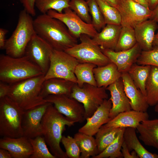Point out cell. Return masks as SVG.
<instances>
[{"instance_id": "cell-1", "label": "cell", "mask_w": 158, "mask_h": 158, "mask_svg": "<svg viewBox=\"0 0 158 158\" xmlns=\"http://www.w3.org/2000/svg\"><path fill=\"white\" fill-rule=\"evenodd\" d=\"M33 25L36 33L54 49L65 51L78 44L77 39L63 22L47 13L38 16L33 20Z\"/></svg>"}, {"instance_id": "cell-2", "label": "cell", "mask_w": 158, "mask_h": 158, "mask_svg": "<svg viewBox=\"0 0 158 158\" xmlns=\"http://www.w3.org/2000/svg\"><path fill=\"white\" fill-rule=\"evenodd\" d=\"M75 123L60 113L50 103L43 116L41 123L43 134L51 152L56 158H68L61 149L60 143L66 126L71 127Z\"/></svg>"}, {"instance_id": "cell-3", "label": "cell", "mask_w": 158, "mask_h": 158, "mask_svg": "<svg viewBox=\"0 0 158 158\" xmlns=\"http://www.w3.org/2000/svg\"><path fill=\"white\" fill-rule=\"evenodd\" d=\"M43 75L10 84L7 96L24 111L34 109L47 102L41 95Z\"/></svg>"}, {"instance_id": "cell-4", "label": "cell", "mask_w": 158, "mask_h": 158, "mask_svg": "<svg viewBox=\"0 0 158 158\" xmlns=\"http://www.w3.org/2000/svg\"><path fill=\"white\" fill-rule=\"evenodd\" d=\"M42 75L40 68L25 55L14 57L0 55L1 81L11 84Z\"/></svg>"}, {"instance_id": "cell-5", "label": "cell", "mask_w": 158, "mask_h": 158, "mask_svg": "<svg viewBox=\"0 0 158 158\" xmlns=\"http://www.w3.org/2000/svg\"><path fill=\"white\" fill-rule=\"evenodd\" d=\"M31 16L24 9L20 11L16 28L6 40L4 49L6 54L14 57L25 55L28 43L36 34Z\"/></svg>"}, {"instance_id": "cell-6", "label": "cell", "mask_w": 158, "mask_h": 158, "mask_svg": "<svg viewBox=\"0 0 158 158\" xmlns=\"http://www.w3.org/2000/svg\"><path fill=\"white\" fill-rule=\"evenodd\" d=\"M24 111L8 97L0 98V135L17 138L23 136L22 122Z\"/></svg>"}, {"instance_id": "cell-7", "label": "cell", "mask_w": 158, "mask_h": 158, "mask_svg": "<svg viewBox=\"0 0 158 158\" xmlns=\"http://www.w3.org/2000/svg\"><path fill=\"white\" fill-rule=\"evenodd\" d=\"M91 37L87 35H81L79 37L80 42L64 51L75 58L80 63H90L97 66H101L111 62Z\"/></svg>"}, {"instance_id": "cell-8", "label": "cell", "mask_w": 158, "mask_h": 158, "mask_svg": "<svg viewBox=\"0 0 158 158\" xmlns=\"http://www.w3.org/2000/svg\"><path fill=\"white\" fill-rule=\"evenodd\" d=\"M106 88L87 83L80 87L75 83L70 97L82 104L85 109L86 119L91 117L104 100L108 97Z\"/></svg>"}, {"instance_id": "cell-9", "label": "cell", "mask_w": 158, "mask_h": 158, "mask_svg": "<svg viewBox=\"0 0 158 158\" xmlns=\"http://www.w3.org/2000/svg\"><path fill=\"white\" fill-rule=\"evenodd\" d=\"M79 63L75 58L65 51L54 49L51 56L49 68L44 75V79L59 78L77 84L74 71Z\"/></svg>"}, {"instance_id": "cell-10", "label": "cell", "mask_w": 158, "mask_h": 158, "mask_svg": "<svg viewBox=\"0 0 158 158\" xmlns=\"http://www.w3.org/2000/svg\"><path fill=\"white\" fill-rule=\"evenodd\" d=\"M63 11L60 13L55 10H50L47 13L63 22L71 34L77 39L82 34L87 35L92 38L97 35L98 32L92 24L84 22L70 8H65Z\"/></svg>"}, {"instance_id": "cell-11", "label": "cell", "mask_w": 158, "mask_h": 158, "mask_svg": "<svg viewBox=\"0 0 158 158\" xmlns=\"http://www.w3.org/2000/svg\"><path fill=\"white\" fill-rule=\"evenodd\" d=\"M47 102L53 104L56 109L75 123H82L86 120L83 104L75 99L64 95L48 96Z\"/></svg>"}, {"instance_id": "cell-12", "label": "cell", "mask_w": 158, "mask_h": 158, "mask_svg": "<svg viewBox=\"0 0 158 158\" xmlns=\"http://www.w3.org/2000/svg\"><path fill=\"white\" fill-rule=\"evenodd\" d=\"M53 50L48 43L36 33L28 43L25 55L37 66L44 75L49 68Z\"/></svg>"}, {"instance_id": "cell-13", "label": "cell", "mask_w": 158, "mask_h": 158, "mask_svg": "<svg viewBox=\"0 0 158 158\" xmlns=\"http://www.w3.org/2000/svg\"><path fill=\"white\" fill-rule=\"evenodd\" d=\"M122 26L134 28L138 25L150 19L152 11L132 0H122L118 9Z\"/></svg>"}, {"instance_id": "cell-14", "label": "cell", "mask_w": 158, "mask_h": 158, "mask_svg": "<svg viewBox=\"0 0 158 158\" xmlns=\"http://www.w3.org/2000/svg\"><path fill=\"white\" fill-rule=\"evenodd\" d=\"M50 103L24 111L22 122L23 136L29 139L43 135L41 121Z\"/></svg>"}, {"instance_id": "cell-15", "label": "cell", "mask_w": 158, "mask_h": 158, "mask_svg": "<svg viewBox=\"0 0 158 158\" xmlns=\"http://www.w3.org/2000/svg\"><path fill=\"white\" fill-rule=\"evenodd\" d=\"M103 53L117 66L121 73L127 72L131 66L136 63L142 51L137 44L132 48L125 51H116L110 49H101Z\"/></svg>"}, {"instance_id": "cell-16", "label": "cell", "mask_w": 158, "mask_h": 158, "mask_svg": "<svg viewBox=\"0 0 158 158\" xmlns=\"http://www.w3.org/2000/svg\"><path fill=\"white\" fill-rule=\"evenodd\" d=\"M112 103L109 99H105L90 117L86 119V123L78 130V132L92 136L96 135L100 128L111 119L110 113Z\"/></svg>"}, {"instance_id": "cell-17", "label": "cell", "mask_w": 158, "mask_h": 158, "mask_svg": "<svg viewBox=\"0 0 158 158\" xmlns=\"http://www.w3.org/2000/svg\"><path fill=\"white\" fill-rule=\"evenodd\" d=\"M109 91L112 103L110 113L111 119L119 113L132 110L130 101L125 93L121 78L106 88Z\"/></svg>"}, {"instance_id": "cell-18", "label": "cell", "mask_w": 158, "mask_h": 158, "mask_svg": "<svg viewBox=\"0 0 158 158\" xmlns=\"http://www.w3.org/2000/svg\"><path fill=\"white\" fill-rule=\"evenodd\" d=\"M0 148L8 151L12 158H30L33 152L29 139L24 136L17 138L3 137L0 139Z\"/></svg>"}, {"instance_id": "cell-19", "label": "cell", "mask_w": 158, "mask_h": 158, "mask_svg": "<svg viewBox=\"0 0 158 158\" xmlns=\"http://www.w3.org/2000/svg\"><path fill=\"white\" fill-rule=\"evenodd\" d=\"M124 90L129 99L132 109L146 112L149 107L146 97L134 83L128 72L121 73Z\"/></svg>"}, {"instance_id": "cell-20", "label": "cell", "mask_w": 158, "mask_h": 158, "mask_svg": "<svg viewBox=\"0 0 158 158\" xmlns=\"http://www.w3.org/2000/svg\"><path fill=\"white\" fill-rule=\"evenodd\" d=\"M149 117L146 111L131 110L119 113L104 125L107 127L118 128L131 127L136 129L141 122L148 119Z\"/></svg>"}, {"instance_id": "cell-21", "label": "cell", "mask_w": 158, "mask_h": 158, "mask_svg": "<svg viewBox=\"0 0 158 158\" xmlns=\"http://www.w3.org/2000/svg\"><path fill=\"white\" fill-rule=\"evenodd\" d=\"M156 22L149 19L138 25L134 28L137 43L142 51L150 50L153 47Z\"/></svg>"}, {"instance_id": "cell-22", "label": "cell", "mask_w": 158, "mask_h": 158, "mask_svg": "<svg viewBox=\"0 0 158 158\" xmlns=\"http://www.w3.org/2000/svg\"><path fill=\"white\" fill-rule=\"evenodd\" d=\"M122 27L121 25L107 24L101 31L92 38L101 49L114 50Z\"/></svg>"}, {"instance_id": "cell-23", "label": "cell", "mask_w": 158, "mask_h": 158, "mask_svg": "<svg viewBox=\"0 0 158 158\" xmlns=\"http://www.w3.org/2000/svg\"><path fill=\"white\" fill-rule=\"evenodd\" d=\"M74 83L67 80L53 78L43 82L41 95L44 98L49 95H64L70 96Z\"/></svg>"}, {"instance_id": "cell-24", "label": "cell", "mask_w": 158, "mask_h": 158, "mask_svg": "<svg viewBox=\"0 0 158 158\" xmlns=\"http://www.w3.org/2000/svg\"><path fill=\"white\" fill-rule=\"evenodd\" d=\"M93 72L97 86L105 88L121 78V73L111 62L103 66H97Z\"/></svg>"}, {"instance_id": "cell-25", "label": "cell", "mask_w": 158, "mask_h": 158, "mask_svg": "<svg viewBox=\"0 0 158 158\" xmlns=\"http://www.w3.org/2000/svg\"><path fill=\"white\" fill-rule=\"evenodd\" d=\"M136 129L139 133V139L144 144L158 150V119L144 121Z\"/></svg>"}, {"instance_id": "cell-26", "label": "cell", "mask_w": 158, "mask_h": 158, "mask_svg": "<svg viewBox=\"0 0 158 158\" xmlns=\"http://www.w3.org/2000/svg\"><path fill=\"white\" fill-rule=\"evenodd\" d=\"M124 141L129 150L135 151L140 158H158V154L152 153L142 145L136 135L135 129L126 128L123 134Z\"/></svg>"}, {"instance_id": "cell-27", "label": "cell", "mask_w": 158, "mask_h": 158, "mask_svg": "<svg viewBox=\"0 0 158 158\" xmlns=\"http://www.w3.org/2000/svg\"><path fill=\"white\" fill-rule=\"evenodd\" d=\"M74 138L80 148V158H92L98 154L95 139L93 136L78 132L74 134Z\"/></svg>"}, {"instance_id": "cell-28", "label": "cell", "mask_w": 158, "mask_h": 158, "mask_svg": "<svg viewBox=\"0 0 158 158\" xmlns=\"http://www.w3.org/2000/svg\"><path fill=\"white\" fill-rule=\"evenodd\" d=\"M151 68V66L140 65L135 63L127 72L136 86L146 97V84Z\"/></svg>"}, {"instance_id": "cell-29", "label": "cell", "mask_w": 158, "mask_h": 158, "mask_svg": "<svg viewBox=\"0 0 158 158\" xmlns=\"http://www.w3.org/2000/svg\"><path fill=\"white\" fill-rule=\"evenodd\" d=\"M122 128L103 125L96 134L98 154L102 152L116 138Z\"/></svg>"}, {"instance_id": "cell-30", "label": "cell", "mask_w": 158, "mask_h": 158, "mask_svg": "<svg viewBox=\"0 0 158 158\" xmlns=\"http://www.w3.org/2000/svg\"><path fill=\"white\" fill-rule=\"evenodd\" d=\"M97 66L90 63H79L76 66L74 71L77 78V84L82 87L85 83L97 86L93 70Z\"/></svg>"}, {"instance_id": "cell-31", "label": "cell", "mask_w": 158, "mask_h": 158, "mask_svg": "<svg viewBox=\"0 0 158 158\" xmlns=\"http://www.w3.org/2000/svg\"><path fill=\"white\" fill-rule=\"evenodd\" d=\"M146 90V98L149 106H155L158 101V67L151 66Z\"/></svg>"}, {"instance_id": "cell-32", "label": "cell", "mask_w": 158, "mask_h": 158, "mask_svg": "<svg viewBox=\"0 0 158 158\" xmlns=\"http://www.w3.org/2000/svg\"><path fill=\"white\" fill-rule=\"evenodd\" d=\"M137 43L134 28L122 26L114 51H119L129 49Z\"/></svg>"}, {"instance_id": "cell-33", "label": "cell", "mask_w": 158, "mask_h": 158, "mask_svg": "<svg viewBox=\"0 0 158 158\" xmlns=\"http://www.w3.org/2000/svg\"><path fill=\"white\" fill-rule=\"evenodd\" d=\"M126 128H122L115 140L102 152L92 158H121V150L124 141L123 134Z\"/></svg>"}, {"instance_id": "cell-34", "label": "cell", "mask_w": 158, "mask_h": 158, "mask_svg": "<svg viewBox=\"0 0 158 158\" xmlns=\"http://www.w3.org/2000/svg\"><path fill=\"white\" fill-rule=\"evenodd\" d=\"M106 24L121 25V14L118 10L103 0H96Z\"/></svg>"}, {"instance_id": "cell-35", "label": "cell", "mask_w": 158, "mask_h": 158, "mask_svg": "<svg viewBox=\"0 0 158 158\" xmlns=\"http://www.w3.org/2000/svg\"><path fill=\"white\" fill-rule=\"evenodd\" d=\"M70 0H35V6L42 14H46L50 10L60 13L69 7Z\"/></svg>"}, {"instance_id": "cell-36", "label": "cell", "mask_w": 158, "mask_h": 158, "mask_svg": "<svg viewBox=\"0 0 158 158\" xmlns=\"http://www.w3.org/2000/svg\"><path fill=\"white\" fill-rule=\"evenodd\" d=\"M29 139L33 150L30 158H56L48 150L43 135Z\"/></svg>"}, {"instance_id": "cell-37", "label": "cell", "mask_w": 158, "mask_h": 158, "mask_svg": "<svg viewBox=\"0 0 158 158\" xmlns=\"http://www.w3.org/2000/svg\"><path fill=\"white\" fill-rule=\"evenodd\" d=\"M91 16L92 24L98 32H99L106 25L100 9L96 0H87Z\"/></svg>"}, {"instance_id": "cell-38", "label": "cell", "mask_w": 158, "mask_h": 158, "mask_svg": "<svg viewBox=\"0 0 158 158\" xmlns=\"http://www.w3.org/2000/svg\"><path fill=\"white\" fill-rule=\"evenodd\" d=\"M83 20L92 24V18L89 14V7L84 0H70L69 7Z\"/></svg>"}, {"instance_id": "cell-39", "label": "cell", "mask_w": 158, "mask_h": 158, "mask_svg": "<svg viewBox=\"0 0 158 158\" xmlns=\"http://www.w3.org/2000/svg\"><path fill=\"white\" fill-rule=\"evenodd\" d=\"M136 63L141 65H150L158 67V47L155 46L149 51H142Z\"/></svg>"}, {"instance_id": "cell-40", "label": "cell", "mask_w": 158, "mask_h": 158, "mask_svg": "<svg viewBox=\"0 0 158 158\" xmlns=\"http://www.w3.org/2000/svg\"><path fill=\"white\" fill-rule=\"evenodd\" d=\"M61 142L63 145L68 158H80V148L74 138L68 136H62Z\"/></svg>"}, {"instance_id": "cell-41", "label": "cell", "mask_w": 158, "mask_h": 158, "mask_svg": "<svg viewBox=\"0 0 158 158\" xmlns=\"http://www.w3.org/2000/svg\"><path fill=\"white\" fill-rule=\"evenodd\" d=\"M25 10L32 16L36 15L35 0H20Z\"/></svg>"}, {"instance_id": "cell-42", "label": "cell", "mask_w": 158, "mask_h": 158, "mask_svg": "<svg viewBox=\"0 0 158 158\" xmlns=\"http://www.w3.org/2000/svg\"><path fill=\"white\" fill-rule=\"evenodd\" d=\"M121 152L123 157L124 158H138L139 157L134 151L130 153V151L127 147L126 143L123 141L122 145Z\"/></svg>"}, {"instance_id": "cell-43", "label": "cell", "mask_w": 158, "mask_h": 158, "mask_svg": "<svg viewBox=\"0 0 158 158\" xmlns=\"http://www.w3.org/2000/svg\"><path fill=\"white\" fill-rule=\"evenodd\" d=\"M10 87V84L0 81V98H3L7 96Z\"/></svg>"}, {"instance_id": "cell-44", "label": "cell", "mask_w": 158, "mask_h": 158, "mask_svg": "<svg viewBox=\"0 0 158 158\" xmlns=\"http://www.w3.org/2000/svg\"><path fill=\"white\" fill-rule=\"evenodd\" d=\"M8 31L3 28H0V49H4L6 40L5 36Z\"/></svg>"}, {"instance_id": "cell-45", "label": "cell", "mask_w": 158, "mask_h": 158, "mask_svg": "<svg viewBox=\"0 0 158 158\" xmlns=\"http://www.w3.org/2000/svg\"><path fill=\"white\" fill-rule=\"evenodd\" d=\"M110 5L118 9L120 7L122 0H103Z\"/></svg>"}, {"instance_id": "cell-46", "label": "cell", "mask_w": 158, "mask_h": 158, "mask_svg": "<svg viewBox=\"0 0 158 158\" xmlns=\"http://www.w3.org/2000/svg\"><path fill=\"white\" fill-rule=\"evenodd\" d=\"M0 158H12V155L7 150L0 148Z\"/></svg>"}, {"instance_id": "cell-47", "label": "cell", "mask_w": 158, "mask_h": 158, "mask_svg": "<svg viewBox=\"0 0 158 158\" xmlns=\"http://www.w3.org/2000/svg\"><path fill=\"white\" fill-rule=\"evenodd\" d=\"M149 8L154 10L158 5V0H147Z\"/></svg>"}, {"instance_id": "cell-48", "label": "cell", "mask_w": 158, "mask_h": 158, "mask_svg": "<svg viewBox=\"0 0 158 158\" xmlns=\"http://www.w3.org/2000/svg\"><path fill=\"white\" fill-rule=\"evenodd\" d=\"M152 11V13L150 19H152L156 22L158 21V5Z\"/></svg>"}, {"instance_id": "cell-49", "label": "cell", "mask_w": 158, "mask_h": 158, "mask_svg": "<svg viewBox=\"0 0 158 158\" xmlns=\"http://www.w3.org/2000/svg\"><path fill=\"white\" fill-rule=\"evenodd\" d=\"M134 2L149 8L147 0H132Z\"/></svg>"}, {"instance_id": "cell-50", "label": "cell", "mask_w": 158, "mask_h": 158, "mask_svg": "<svg viewBox=\"0 0 158 158\" xmlns=\"http://www.w3.org/2000/svg\"><path fill=\"white\" fill-rule=\"evenodd\" d=\"M154 45L158 47V38H156L155 37L154 42Z\"/></svg>"}, {"instance_id": "cell-51", "label": "cell", "mask_w": 158, "mask_h": 158, "mask_svg": "<svg viewBox=\"0 0 158 158\" xmlns=\"http://www.w3.org/2000/svg\"><path fill=\"white\" fill-rule=\"evenodd\" d=\"M154 106V111L158 113V101Z\"/></svg>"}, {"instance_id": "cell-52", "label": "cell", "mask_w": 158, "mask_h": 158, "mask_svg": "<svg viewBox=\"0 0 158 158\" xmlns=\"http://www.w3.org/2000/svg\"><path fill=\"white\" fill-rule=\"evenodd\" d=\"M155 37L158 38V31L157 34H156L155 35Z\"/></svg>"}]
</instances>
